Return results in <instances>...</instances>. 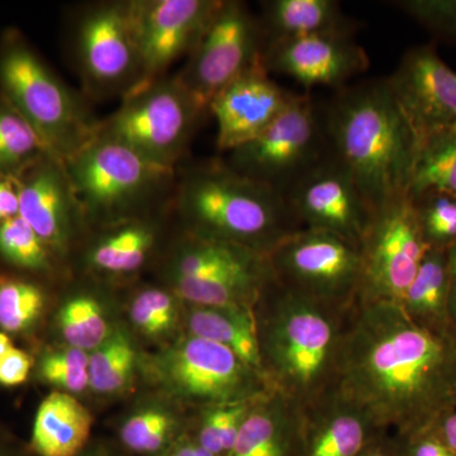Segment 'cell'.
I'll use <instances>...</instances> for the list:
<instances>
[{"label": "cell", "mask_w": 456, "mask_h": 456, "mask_svg": "<svg viewBox=\"0 0 456 456\" xmlns=\"http://www.w3.org/2000/svg\"><path fill=\"white\" fill-rule=\"evenodd\" d=\"M335 388L382 431L431 428L454 407L456 335L419 325L397 303L356 299L345 316Z\"/></svg>", "instance_id": "1"}, {"label": "cell", "mask_w": 456, "mask_h": 456, "mask_svg": "<svg viewBox=\"0 0 456 456\" xmlns=\"http://www.w3.org/2000/svg\"><path fill=\"white\" fill-rule=\"evenodd\" d=\"M320 114L330 151L373 212L407 194L417 140L387 77L345 86Z\"/></svg>", "instance_id": "2"}, {"label": "cell", "mask_w": 456, "mask_h": 456, "mask_svg": "<svg viewBox=\"0 0 456 456\" xmlns=\"http://www.w3.org/2000/svg\"><path fill=\"white\" fill-rule=\"evenodd\" d=\"M254 310L269 391L299 408L331 391L347 310L293 292L274 278L261 290Z\"/></svg>", "instance_id": "3"}, {"label": "cell", "mask_w": 456, "mask_h": 456, "mask_svg": "<svg viewBox=\"0 0 456 456\" xmlns=\"http://www.w3.org/2000/svg\"><path fill=\"white\" fill-rule=\"evenodd\" d=\"M171 200L185 232L265 256L303 228L281 194L231 169L224 160L187 167L176 175Z\"/></svg>", "instance_id": "4"}, {"label": "cell", "mask_w": 456, "mask_h": 456, "mask_svg": "<svg viewBox=\"0 0 456 456\" xmlns=\"http://www.w3.org/2000/svg\"><path fill=\"white\" fill-rule=\"evenodd\" d=\"M0 88L62 163L97 136L99 121L83 98L17 33H9L0 47Z\"/></svg>", "instance_id": "5"}, {"label": "cell", "mask_w": 456, "mask_h": 456, "mask_svg": "<svg viewBox=\"0 0 456 456\" xmlns=\"http://www.w3.org/2000/svg\"><path fill=\"white\" fill-rule=\"evenodd\" d=\"M64 165L86 222L107 224L145 215L159 200L173 198L175 188L176 169L98 134Z\"/></svg>", "instance_id": "6"}, {"label": "cell", "mask_w": 456, "mask_h": 456, "mask_svg": "<svg viewBox=\"0 0 456 456\" xmlns=\"http://www.w3.org/2000/svg\"><path fill=\"white\" fill-rule=\"evenodd\" d=\"M206 112L178 75H167L123 98L121 106L99 121L97 134L176 169Z\"/></svg>", "instance_id": "7"}, {"label": "cell", "mask_w": 456, "mask_h": 456, "mask_svg": "<svg viewBox=\"0 0 456 456\" xmlns=\"http://www.w3.org/2000/svg\"><path fill=\"white\" fill-rule=\"evenodd\" d=\"M75 68L89 98L127 97L139 89L142 69L130 0L99 2L84 7L71 28Z\"/></svg>", "instance_id": "8"}, {"label": "cell", "mask_w": 456, "mask_h": 456, "mask_svg": "<svg viewBox=\"0 0 456 456\" xmlns=\"http://www.w3.org/2000/svg\"><path fill=\"white\" fill-rule=\"evenodd\" d=\"M152 371L173 397L200 408L248 401L270 392L263 375L233 351L188 332L156 356Z\"/></svg>", "instance_id": "9"}, {"label": "cell", "mask_w": 456, "mask_h": 456, "mask_svg": "<svg viewBox=\"0 0 456 456\" xmlns=\"http://www.w3.org/2000/svg\"><path fill=\"white\" fill-rule=\"evenodd\" d=\"M329 150L320 110L310 94L296 93L269 127L228 152L224 161L231 169L284 197Z\"/></svg>", "instance_id": "10"}, {"label": "cell", "mask_w": 456, "mask_h": 456, "mask_svg": "<svg viewBox=\"0 0 456 456\" xmlns=\"http://www.w3.org/2000/svg\"><path fill=\"white\" fill-rule=\"evenodd\" d=\"M275 281L318 302L349 310L362 285L359 248L326 231L301 228L268 255Z\"/></svg>", "instance_id": "11"}, {"label": "cell", "mask_w": 456, "mask_h": 456, "mask_svg": "<svg viewBox=\"0 0 456 456\" xmlns=\"http://www.w3.org/2000/svg\"><path fill=\"white\" fill-rule=\"evenodd\" d=\"M259 17L237 0H221L211 23L189 53L178 77L208 112L212 99L263 57Z\"/></svg>", "instance_id": "12"}, {"label": "cell", "mask_w": 456, "mask_h": 456, "mask_svg": "<svg viewBox=\"0 0 456 456\" xmlns=\"http://www.w3.org/2000/svg\"><path fill=\"white\" fill-rule=\"evenodd\" d=\"M359 251L362 285L358 299L401 305L428 253L407 194L373 213Z\"/></svg>", "instance_id": "13"}, {"label": "cell", "mask_w": 456, "mask_h": 456, "mask_svg": "<svg viewBox=\"0 0 456 456\" xmlns=\"http://www.w3.org/2000/svg\"><path fill=\"white\" fill-rule=\"evenodd\" d=\"M284 198L302 227L334 233L356 248L374 213L349 170L330 150Z\"/></svg>", "instance_id": "14"}, {"label": "cell", "mask_w": 456, "mask_h": 456, "mask_svg": "<svg viewBox=\"0 0 456 456\" xmlns=\"http://www.w3.org/2000/svg\"><path fill=\"white\" fill-rule=\"evenodd\" d=\"M220 4L221 0H130L142 69L139 89L167 77L174 62L189 56Z\"/></svg>", "instance_id": "15"}, {"label": "cell", "mask_w": 456, "mask_h": 456, "mask_svg": "<svg viewBox=\"0 0 456 456\" xmlns=\"http://www.w3.org/2000/svg\"><path fill=\"white\" fill-rule=\"evenodd\" d=\"M387 80L417 142L436 132L456 130V73L434 45L408 50Z\"/></svg>", "instance_id": "16"}, {"label": "cell", "mask_w": 456, "mask_h": 456, "mask_svg": "<svg viewBox=\"0 0 456 456\" xmlns=\"http://www.w3.org/2000/svg\"><path fill=\"white\" fill-rule=\"evenodd\" d=\"M20 198V216L41 237L51 253L64 255L84 224L65 165L46 155L12 176Z\"/></svg>", "instance_id": "17"}, {"label": "cell", "mask_w": 456, "mask_h": 456, "mask_svg": "<svg viewBox=\"0 0 456 456\" xmlns=\"http://www.w3.org/2000/svg\"><path fill=\"white\" fill-rule=\"evenodd\" d=\"M269 73L287 75L303 88H345L368 70L367 51L354 40V33L336 32L308 36L270 45L263 53Z\"/></svg>", "instance_id": "18"}, {"label": "cell", "mask_w": 456, "mask_h": 456, "mask_svg": "<svg viewBox=\"0 0 456 456\" xmlns=\"http://www.w3.org/2000/svg\"><path fill=\"white\" fill-rule=\"evenodd\" d=\"M269 74L261 57L212 99L208 112L217 123L221 151H232L259 136L296 95L281 88Z\"/></svg>", "instance_id": "19"}, {"label": "cell", "mask_w": 456, "mask_h": 456, "mask_svg": "<svg viewBox=\"0 0 456 456\" xmlns=\"http://www.w3.org/2000/svg\"><path fill=\"white\" fill-rule=\"evenodd\" d=\"M299 412L298 456H359L387 432L335 387Z\"/></svg>", "instance_id": "20"}, {"label": "cell", "mask_w": 456, "mask_h": 456, "mask_svg": "<svg viewBox=\"0 0 456 456\" xmlns=\"http://www.w3.org/2000/svg\"><path fill=\"white\" fill-rule=\"evenodd\" d=\"M221 275L268 279L273 272L265 255L185 232L171 255L169 279Z\"/></svg>", "instance_id": "21"}, {"label": "cell", "mask_w": 456, "mask_h": 456, "mask_svg": "<svg viewBox=\"0 0 456 456\" xmlns=\"http://www.w3.org/2000/svg\"><path fill=\"white\" fill-rule=\"evenodd\" d=\"M299 425V407L270 391L246 417L227 456H298Z\"/></svg>", "instance_id": "22"}, {"label": "cell", "mask_w": 456, "mask_h": 456, "mask_svg": "<svg viewBox=\"0 0 456 456\" xmlns=\"http://www.w3.org/2000/svg\"><path fill=\"white\" fill-rule=\"evenodd\" d=\"M93 417L70 393L42 401L33 422L31 449L37 456H77L88 448Z\"/></svg>", "instance_id": "23"}, {"label": "cell", "mask_w": 456, "mask_h": 456, "mask_svg": "<svg viewBox=\"0 0 456 456\" xmlns=\"http://www.w3.org/2000/svg\"><path fill=\"white\" fill-rule=\"evenodd\" d=\"M261 8L259 20L265 49L278 42L308 36L355 32V23L342 13L336 0H269Z\"/></svg>", "instance_id": "24"}, {"label": "cell", "mask_w": 456, "mask_h": 456, "mask_svg": "<svg viewBox=\"0 0 456 456\" xmlns=\"http://www.w3.org/2000/svg\"><path fill=\"white\" fill-rule=\"evenodd\" d=\"M106 230L89 246L86 263L101 274L130 275L145 265L158 240V227L145 215L104 224Z\"/></svg>", "instance_id": "25"}, {"label": "cell", "mask_w": 456, "mask_h": 456, "mask_svg": "<svg viewBox=\"0 0 456 456\" xmlns=\"http://www.w3.org/2000/svg\"><path fill=\"white\" fill-rule=\"evenodd\" d=\"M187 327L188 334L224 345L263 375L254 305H189Z\"/></svg>", "instance_id": "26"}, {"label": "cell", "mask_w": 456, "mask_h": 456, "mask_svg": "<svg viewBox=\"0 0 456 456\" xmlns=\"http://www.w3.org/2000/svg\"><path fill=\"white\" fill-rule=\"evenodd\" d=\"M452 284L446 251L428 250L403 294L401 307L419 325L452 331L449 320Z\"/></svg>", "instance_id": "27"}, {"label": "cell", "mask_w": 456, "mask_h": 456, "mask_svg": "<svg viewBox=\"0 0 456 456\" xmlns=\"http://www.w3.org/2000/svg\"><path fill=\"white\" fill-rule=\"evenodd\" d=\"M428 191L456 196V130L436 132L417 142L407 196Z\"/></svg>", "instance_id": "28"}, {"label": "cell", "mask_w": 456, "mask_h": 456, "mask_svg": "<svg viewBox=\"0 0 456 456\" xmlns=\"http://www.w3.org/2000/svg\"><path fill=\"white\" fill-rule=\"evenodd\" d=\"M185 434L178 417L156 406L137 411L119 428L122 445L142 456L163 455Z\"/></svg>", "instance_id": "29"}, {"label": "cell", "mask_w": 456, "mask_h": 456, "mask_svg": "<svg viewBox=\"0 0 456 456\" xmlns=\"http://www.w3.org/2000/svg\"><path fill=\"white\" fill-rule=\"evenodd\" d=\"M136 350L127 332L118 329L89 355V387L101 395L121 392L136 368Z\"/></svg>", "instance_id": "30"}, {"label": "cell", "mask_w": 456, "mask_h": 456, "mask_svg": "<svg viewBox=\"0 0 456 456\" xmlns=\"http://www.w3.org/2000/svg\"><path fill=\"white\" fill-rule=\"evenodd\" d=\"M49 154L40 134L25 117L8 103L0 107V173L17 175Z\"/></svg>", "instance_id": "31"}, {"label": "cell", "mask_w": 456, "mask_h": 456, "mask_svg": "<svg viewBox=\"0 0 456 456\" xmlns=\"http://www.w3.org/2000/svg\"><path fill=\"white\" fill-rule=\"evenodd\" d=\"M60 331L69 346L80 350H95L110 336L101 303L90 294H77L59 311Z\"/></svg>", "instance_id": "32"}, {"label": "cell", "mask_w": 456, "mask_h": 456, "mask_svg": "<svg viewBox=\"0 0 456 456\" xmlns=\"http://www.w3.org/2000/svg\"><path fill=\"white\" fill-rule=\"evenodd\" d=\"M261 397L200 408L196 428L188 434L212 454L227 456L239 436L246 417Z\"/></svg>", "instance_id": "33"}, {"label": "cell", "mask_w": 456, "mask_h": 456, "mask_svg": "<svg viewBox=\"0 0 456 456\" xmlns=\"http://www.w3.org/2000/svg\"><path fill=\"white\" fill-rule=\"evenodd\" d=\"M410 200L428 250L448 251L456 244L455 194L428 191Z\"/></svg>", "instance_id": "34"}, {"label": "cell", "mask_w": 456, "mask_h": 456, "mask_svg": "<svg viewBox=\"0 0 456 456\" xmlns=\"http://www.w3.org/2000/svg\"><path fill=\"white\" fill-rule=\"evenodd\" d=\"M51 250L41 237L20 216L0 222V254L20 268H50Z\"/></svg>", "instance_id": "35"}, {"label": "cell", "mask_w": 456, "mask_h": 456, "mask_svg": "<svg viewBox=\"0 0 456 456\" xmlns=\"http://www.w3.org/2000/svg\"><path fill=\"white\" fill-rule=\"evenodd\" d=\"M44 293L37 285L22 281L0 284V327L5 332L25 331L44 310Z\"/></svg>", "instance_id": "36"}, {"label": "cell", "mask_w": 456, "mask_h": 456, "mask_svg": "<svg viewBox=\"0 0 456 456\" xmlns=\"http://www.w3.org/2000/svg\"><path fill=\"white\" fill-rule=\"evenodd\" d=\"M176 296L160 288L141 290L131 305V318L134 326L150 338H158L174 329L178 321Z\"/></svg>", "instance_id": "37"}, {"label": "cell", "mask_w": 456, "mask_h": 456, "mask_svg": "<svg viewBox=\"0 0 456 456\" xmlns=\"http://www.w3.org/2000/svg\"><path fill=\"white\" fill-rule=\"evenodd\" d=\"M89 355L86 351L68 349L51 353L42 359L40 374L45 382L66 393H80L89 387Z\"/></svg>", "instance_id": "38"}, {"label": "cell", "mask_w": 456, "mask_h": 456, "mask_svg": "<svg viewBox=\"0 0 456 456\" xmlns=\"http://www.w3.org/2000/svg\"><path fill=\"white\" fill-rule=\"evenodd\" d=\"M395 4L435 37L456 45V0H402Z\"/></svg>", "instance_id": "39"}, {"label": "cell", "mask_w": 456, "mask_h": 456, "mask_svg": "<svg viewBox=\"0 0 456 456\" xmlns=\"http://www.w3.org/2000/svg\"><path fill=\"white\" fill-rule=\"evenodd\" d=\"M393 436L397 440L401 456H456L440 440L432 426L412 434L402 435V436L393 435Z\"/></svg>", "instance_id": "40"}, {"label": "cell", "mask_w": 456, "mask_h": 456, "mask_svg": "<svg viewBox=\"0 0 456 456\" xmlns=\"http://www.w3.org/2000/svg\"><path fill=\"white\" fill-rule=\"evenodd\" d=\"M33 360L26 351L12 347L0 360V384L16 387L25 383L31 371Z\"/></svg>", "instance_id": "41"}, {"label": "cell", "mask_w": 456, "mask_h": 456, "mask_svg": "<svg viewBox=\"0 0 456 456\" xmlns=\"http://www.w3.org/2000/svg\"><path fill=\"white\" fill-rule=\"evenodd\" d=\"M20 213V198L12 176L0 175V222L13 218Z\"/></svg>", "instance_id": "42"}, {"label": "cell", "mask_w": 456, "mask_h": 456, "mask_svg": "<svg viewBox=\"0 0 456 456\" xmlns=\"http://www.w3.org/2000/svg\"><path fill=\"white\" fill-rule=\"evenodd\" d=\"M440 440L456 455V407L444 411L432 425Z\"/></svg>", "instance_id": "43"}, {"label": "cell", "mask_w": 456, "mask_h": 456, "mask_svg": "<svg viewBox=\"0 0 456 456\" xmlns=\"http://www.w3.org/2000/svg\"><path fill=\"white\" fill-rule=\"evenodd\" d=\"M161 456H217L202 448L191 435L185 434Z\"/></svg>", "instance_id": "44"}, {"label": "cell", "mask_w": 456, "mask_h": 456, "mask_svg": "<svg viewBox=\"0 0 456 456\" xmlns=\"http://www.w3.org/2000/svg\"><path fill=\"white\" fill-rule=\"evenodd\" d=\"M359 456H401L397 440L391 432H382Z\"/></svg>", "instance_id": "45"}, {"label": "cell", "mask_w": 456, "mask_h": 456, "mask_svg": "<svg viewBox=\"0 0 456 456\" xmlns=\"http://www.w3.org/2000/svg\"><path fill=\"white\" fill-rule=\"evenodd\" d=\"M449 320L450 326L456 335V281L452 279V292H450L449 299Z\"/></svg>", "instance_id": "46"}, {"label": "cell", "mask_w": 456, "mask_h": 456, "mask_svg": "<svg viewBox=\"0 0 456 456\" xmlns=\"http://www.w3.org/2000/svg\"><path fill=\"white\" fill-rule=\"evenodd\" d=\"M77 456H114L113 452L110 449L103 445H93L88 446L82 454Z\"/></svg>", "instance_id": "47"}, {"label": "cell", "mask_w": 456, "mask_h": 456, "mask_svg": "<svg viewBox=\"0 0 456 456\" xmlns=\"http://www.w3.org/2000/svg\"><path fill=\"white\" fill-rule=\"evenodd\" d=\"M446 259H448L450 275L456 281V244L446 251Z\"/></svg>", "instance_id": "48"}, {"label": "cell", "mask_w": 456, "mask_h": 456, "mask_svg": "<svg viewBox=\"0 0 456 456\" xmlns=\"http://www.w3.org/2000/svg\"><path fill=\"white\" fill-rule=\"evenodd\" d=\"M12 347L14 346L12 345V341L11 338H9V336L5 334V332H0V360L7 355L8 351L11 350Z\"/></svg>", "instance_id": "49"}, {"label": "cell", "mask_w": 456, "mask_h": 456, "mask_svg": "<svg viewBox=\"0 0 456 456\" xmlns=\"http://www.w3.org/2000/svg\"><path fill=\"white\" fill-rule=\"evenodd\" d=\"M0 456H13V455L9 454V452H3V450H0Z\"/></svg>", "instance_id": "50"}, {"label": "cell", "mask_w": 456, "mask_h": 456, "mask_svg": "<svg viewBox=\"0 0 456 456\" xmlns=\"http://www.w3.org/2000/svg\"><path fill=\"white\" fill-rule=\"evenodd\" d=\"M454 407H456V392H455V397H454Z\"/></svg>", "instance_id": "51"}]
</instances>
